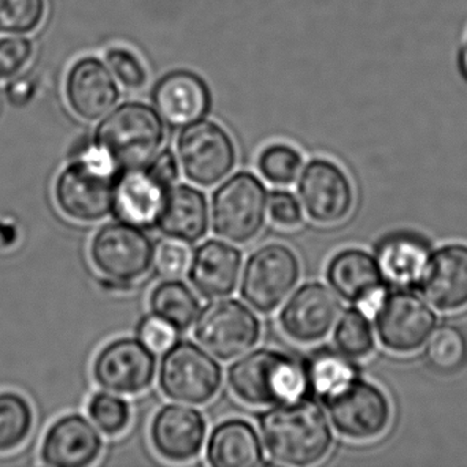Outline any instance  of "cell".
Returning a JSON list of instances; mask_svg holds the SVG:
<instances>
[{"mask_svg":"<svg viewBox=\"0 0 467 467\" xmlns=\"http://www.w3.org/2000/svg\"><path fill=\"white\" fill-rule=\"evenodd\" d=\"M265 448L273 461L286 466H311L329 453L333 433L316 401L299 398L275 404L259 417Z\"/></svg>","mask_w":467,"mask_h":467,"instance_id":"obj_1","label":"cell"},{"mask_svg":"<svg viewBox=\"0 0 467 467\" xmlns=\"http://www.w3.org/2000/svg\"><path fill=\"white\" fill-rule=\"evenodd\" d=\"M226 381L234 395L253 407L296 400L307 389L305 368L291 355L258 348L229 366Z\"/></svg>","mask_w":467,"mask_h":467,"instance_id":"obj_2","label":"cell"},{"mask_svg":"<svg viewBox=\"0 0 467 467\" xmlns=\"http://www.w3.org/2000/svg\"><path fill=\"white\" fill-rule=\"evenodd\" d=\"M117 174L108 155L97 144L89 147L57 177V206L78 223L105 220L113 213Z\"/></svg>","mask_w":467,"mask_h":467,"instance_id":"obj_3","label":"cell"},{"mask_svg":"<svg viewBox=\"0 0 467 467\" xmlns=\"http://www.w3.org/2000/svg\"><path fill=\"white\" fill-rule=\"evenodd\" d=\"M163 138L165 128L154 109L144 103H125L98 127L95 144L117 171H122L151 162Z\"/></svg>","mask_w":467,"mask_h":467,"instance_id":"obj_4","label":"cell"},{"mask_svg":"<svg viewBox=\"0 0 467 467\" xmlns=\"http://www.w3.org/2000/svg\"><path fill=\"white\" fill-rule=\"evenodd\" d=\"M177 179L179 163L171 150H163L140 168L119 171L113 209L117 220L154 228Z\"/></svg>","mask_w":467,"mask_h":467,"instance_id":"obj_5","label":"cell"},{"mask_svg":"<svg viewBox=\"0 0 467 467\" xmlns=\"http://www.w3.org/2000/svg\"><path fill=\"white\" fill-rule=\"evenodd\" d=\"M267 201L266 188L255 174H234L213 193V231L234 244L253 242L266 223Z\"/></svg>","mask_w":467,"mask_h":467,"instance_id":"obj_6","label":"cell"},{"mask_svg":"<svg viewBox=\"0 0 467 467\" xmlns=\"http://www.w3.org/2000/svg\"><path fill=\"white\" fill-rule=\"evenodd\" d=\"M155 248L146 229L117 220L100 226L89 243L95 269L113 284L135 283L155 265Z\"/></svg>","mask_w":467,"mask_h":467,"instance_id":"obj_7","label":"cell"},{"mask_svg":"<svg viewBox=\"0 0 467 467\" xmlns=\"http://www.w3.org/2000/svg\"><path fill=\"white\" fill-rule=\"evenodd\" d=\"M160 388L166 398L180 403H207L223 387L218 360L192 341L171 344L160 363Z\"/></svg>","mask_w":467,"mask_h":467,"instance_id":"obj_8","label":"cell"},{"mask_svg":"<svg viewBox=\"0 0 467 467\" xmlns=\"http://www.w3.org/2000/svg\"><path fill=\"white\" fill-rule=\"evenodd\" d=\"M300 278V262L288 245L269 243L254 251L245 262L240 295L262 314L277 310Z\"/></svg>","mask_w":467,"mask_h":467,"instance_id":"obj_9","label":"cell"},{"mask_svg":"<svg viewBox=\"0 0 467 467\" xmlns=\"http://www.w3.org/2000/svg\"><path fill=\"white\" fill-rule=\"evenodd\" d=\"M258 316L236 299H217L199 311L193 335L213 357L231 360L250 351L261 338Z\"/></svg>","mask_w":467,"mask_h":467,"instance_id":"obj_10","label":"cell"},{"mask_svg":"<svg viewBox=\"0 0 467 467\" xmlns=\"http://www.w3.org/2000/svg\"><path fill=\"white\" fill-rule=\"evenodd\" d=\"M324 401L336 431L355 441L381 436L392 418L387 395L359 377L330 393Z\"/></svg>","mask_w":467,"mask_h":467,"instance_id":"obj_11","label":"cell"},{"mask_svg":"<svg viewBox=\"0 0 467 467\" xmlns=\"http://www.w3.org/2000/svg\"><path fill=\"white\" fill-rule=\"evenodd\" d=\"M177 152L185 177L201 187L223 182L236 165L234 140L223 128L212 121L187 125L177 141Z\"/></svg>","mask_w":467,"mask_h":467,"instance_id":"obj_12","label":"cell"},{"mask_svg":"<svg viewBox=\"0 0 467 467\" xmlns=\"http://www.w3.org/2000/svg\"><path fill=\"white\" fill-rule=\"evenodd\" d=\"M374 318L382 347L400 355L422 348L437 325L434 311L418 295L406 289L385 294Z\"/></svg>","mask_w":467,"mask_h":467,"instance_id":"obj_13","label":"cell"},{"mask_svg":"<svg viewBox=\"0 0 467 467\" xmlns=\"http://www.w3.org/2000/svg\"><path fill=\"white\" fill-rule=\"evenodd\" d=\"M157 357L139 337H119L106 344L92 363L95 381L109 392L139 395L151 387Z\"/></svg>","mask_w":467,"mask_h":467,"instance_id":"obj_14","label":"cell"},{"mask_svg":"<svg viewBox=\"0 0 467 467\" xmlns=\"http://www.w3.org/2000/svg\"><path fill=\"white\" fill-rule=\"evenodd\" d=\"M297 191L308 217L319 225L343 223L354 206L348 177L330 161H311L300 176Z\"/></svg>","mask_w":467,"mask_h":467,"instance_id":"obj_15","label":"cell"},{"mask_svg":"<svg viewBox=\"0 0 467 467\" xmlns=\"http://www.w3.org/2000/svg\"><path fill=\"white\" fill-rule=\"evenodd\" d=\"M340 313V299L332 289L322 283H307L281 310V329L296 343H318L329 335Z\"/></svg>","mask_w":467,"mask_h":467,"instance_id":"obj_16","label":"cell"},{"mask_svg":"<svg viewBox=\"0 0 467 467\" xmlns=\"http://www.w3.org/2000/svg\"><path fill=\"white\" fill-rule=\"evenodd\" d=\"M150 437L155 451L166 461H192L206 445V418L193 407L166 404L152 418Z\"/></svg>","mask_w":467,"mask_h":467,"instance_id":"obj_17","label":"cell"},{"mask_svg":"<svg viewBox=\"0 0 467 467\" xmlns=\"http://www.w3.org/2000/svg\"><path fill=\"white\" fill-rule=\"evenodd\" d=\"M327 280L338 295L366 314L374 316L385 296L384 277L376 258L358 248L340 251L330 259Z\"/></svg>","mask_w":467,"mask_h":467,"instance_id":"obj_18","label":"cell"},{"mask_svg":"<svg viewBox=\"0 0 467 467\" xmlns=\"http://www.w3.org/2000/svg\"><path fill=\"white\" fill-rule=\"evenodd\" d=\"M103 450L102 434L84 415L67 414L46 431L40 458L47 466L86 467L94 464Z\"/></svg>","mask_w":467,"mask_h":467,"instance_id":"obj_19","label":"cell"},{"mask_svg":"<svg viewBox=\"0 0 467 467\" xmlns=\"http://www.w3.org/2000/svg\"><path fill=\"white\" fill-rule=\"evenodd\" d=\"M429 303L442 313L467 307V245L447 244L431 254L420 278Z\"/></svg>","mask_w":467,"mask_h":467,"instance_id":"obj_20","label":"cell"},{"mask_svg":"<svg viewBox=\"0 0 467 467\" xmlns=\"http://www.w3.org/2000/svg\"><path fill=\"white\" fill-rule=\"evenodd\" d=\"M243 254L223 240L210 239L191 255L188 278L206 299L231 296L239 285Z\"/></svg>","mask_w":467,"mask_h":467,"instance_id":"obj_21","label":"cell"},{"mask_svg":"<svg viewBox=\"0 0 467 467\" xmlns=\"http://www.w3.org/2000/svg\"><path fill=\"white\" fill-rule=\"evenodd\" d=\"M67 98L80 119L98 121L113 110L119 92L113 76L99 59L84 58L76 62L67 75Z\"/></svg>","mask_w":467,"mask_h":467,"instance_id":"obj_22","label":"cell"},{"mask_svg":"<svg viewBox=\"0 0 467 467\" xmlns=\"http://www.w3.org/2000/svg\"><path fill=\"white\" fill-rule=\"evenodd\" d=\"M152 99L161 117L171 127H187L201 121L212 105L206 83L187 70L169 73L161 78Z\"/></svg>","mask_w":467,"mask_h":467,"instance_id":"obj_23","label":"cell"},{"mask_svg":"<svg viewBox=\"0 0 467 467\" xmlns=\"http://www.w3.org/2000/svg\"><path fill=\"white\" fill-rule=\"evenodd\" d=\"M210 225L206 195L192 185H174L166 198L157 228L168 239L185 244L201 242Z\"/></svg>","mask_w":467,"mask_h":467,"instance_id":"obj_24","label":"cell"},{"mask_svg":"<svg viewBox=\"0 0 467 467\" xmlns=\"http://www.w3.org/2000/svg\"><path fill=\"white\" fill-rule=\"evenodd\" d=\"M431 255L422 237L396 234L379 243L376 262L384 281L396 288L409 289L420 283Z\"/></svg>","mask_w":467,"mask_h":467,"instance_id":"obj_25","label":"cell"},{"mask_svg":"<svg viewBox=\"0 0 467 467\" xmlns=\"http://www.w3.org/2000/svg\"><path fill=\"white\" fill-rule=\"evenodd\" d=\"M206 458L214 467H253L264 463V448L253 423L231 418L210 434Z\"/></svg>","mask_w":467,"mask_h":467,"instance_id":"obj_26","label":"cell"},{"mask_svg":"<svg viewBox=\"0 0 467 467\" xmlns=\"http://www.w3.org/2000/svg\"><path fill=\"white\" fill-rule=\"evenodd\" d=\"M150 310L176 332H187L198 318L201 302L195 292L179 278H166L150 294Z\"/></svg>","mask_w":467,"mask_h":467,"instance_id":"obj_27","label":"cell"},{"mask_svg":"<svg viewBox=\"0 0 467 467\" xmlns=\"http://www.w3.org/2000/svg\"><path fill=\"white\" fill-rule=\"evenodd\" d=\"M35 412L28 399L15 390L0 392V453L20 448L31 436Z\"/></svg>","mask_w":467,"mask_h":467,"instance_id":"obj_28","label":"cell"},{"mask_svg":"<svg viewBox=\"0 0 467 467\" xmlns=\"http://www.w3.org/2000/svg\"><path fill=\"white\" fill-rule=\"evenodd\" d=\"M305 371L307 388L322 400L358 377L357 368L349 358L329 349L314 354L306 365Z\"/></svg>","mask_w":467,"mask_h":467,"instance_id":"obj_29","label":"cell"},{"mask_svg":"<svg viewBox=\"0 0 467 467\" xmlns=\"http://www.w3.org/2000/svg\"><path fill=\"white\" fill-rule=\"evenodd\" d=\"M425 359L440 373H455L467 362V338L459 327L444 325L431 333L425 348Z\"/></svg>","mask_w":467,"mask_h":467,"instance_id":"obj_30","label":"cell"},{"mask_svg":"<svg viewBox=\"0 0 467 467\" xmlns=\"http://www.w3.org/2000/svg\"><path fill=\"white\" fill-rule=\"evenodd\" d=\"M335 343L340 354L349 359L370 357L376 341L368 316L359 308L347 310L336 325Z\"/></svg>","mask_w":467,"mask_h":467,"instance_id":"obj_31","label":"cell"},{"mask_svg":"<svg viewBox=\"0 0 467 467\" xmlns=\"http://www.w3.org/2000/svg\"><path fill=\"white\" fill-rule=\"evenodd\" d=\"M89 418L94 425L108 436H119L127 431L132 420L130 404L119 393L100 390L94 393L87 406Z\"/></svg>","mask_w":467,"mask_h":467,"instance_id":"obj_32","label":"cell"},{"mask_svg":"<svg viewBox=\"0 0 467 467\" xmlns=\"http://www.w3.org/2000/svg\"><path fill=\"white\" fill-rule=\"evenodd\" d=\"M46 0H0V34L34 32L45 20Z\"/></svg>","mask_w":467,"mask_h":467,"instance_id":"obj_33","label":"cell"},{"mask_svg":"<svg viewBox=\"0 0 467 467\" xmlns=\"http://www.w3.org/2000/svg\"><path fill=\"white\" fill-rule=\"evenodd\" d=\"M300 168L302 157L294 147L286 144H272L259 155V171L272 184H292L296 180Z\"/></svg>","mask_w":467,"mask_h":467,"instance_id":"obj_34","label":"cell"},{"mask_svg":"<svg viewBox=\"0 0 467 467\" xmlns=\"http://www.w3.org/2000/svg\"><path fill=\"white\" fill-rule=\"evenodd\" d=\"M34 56V46L26 37L0 40V81L16 78Z\"/></svg>","mask_w":467,"mask_h":467,"instance_id":"obj_35","label":"cell"},{"mask_svg":"<svg viewBox=\"0 0 467 467\" xmlns=\"http://www.w3.org/2000/svg\"><path fill=\"white\" fill-rule=\"evenodd\" d=\"M108 64L117 78L128 88L138 89L146 86V67L132 51L113 48L108 53Z\"/></svg>","mask_w":467,"mask_h":467,"instance_id":"obj_36","label":"cell"},{"mask_svg":"<svg viewBox=\"0 0 467 467\" xmlns=\"http://www.w3.org/2000/svg\"><path fill=\"white\" fill-rule=\"evenodd\" d=\"M190 262V248L177 240L163 242L155 254V266L165 278H179L187 272Z\"/></svg>","mask_w":467,"mask_h":467,"instance_id":"obj_37","label":"cell"},{"mask_svg":"<svg viewBox=\"0 0 467 467\" xmlns=\"http://www.w3.org/2000/svg\"><path fill=\"white\" fill-rule=\"evenodd\" d=\"M267 213L273 223L284 229H294L302 223L299 202L288 191H273L267 201Z\"/></svg>","mask_w":467,"mask_h":467,"instance_id":"obj_38","label":"cell"},{"mask_svg":"<svg viewBox=\"0 0 467 467\" xmlns=\"http://www.w3.org/2000/svg\"><path fill=\"white\" fill-rule=\"evenodd\" d=\"M138 337L154 352L166 351L176 340V329L160 317L149 314L139 322Z\"/></svg>","mask_w":467,"mask_h":467,"instance_id":"obj_39","label":"cell"},{"mask_svg":"<svg viewBox=\"0 0 467 467\" xmlns=\"http://www.w3.org/2000/svg\"><path fill=\"white\" fill-rule=\"evenodd\" d=\"M36 91V84L28 78H18L7 87V99L13 106H26L31 102Z\"/></svg>","mask_w":467,"mask_h":467,"instance_id":"obj_40","label":"cell"},{"mask_svg":"<svg viewBox=\"0 0 467 467\" xmlns=\"http://www.w3.org/2000/svg\"><path fill=\"white\" fill-rule=\"evenodd\" d=\"M459 67H461L462 73L467 78V43L462 48L461 57H459Z\"/></svg>","mask_w":467,"mask_h":467,"instance_id":"obj_41","label":"cell"}]
</instances>
